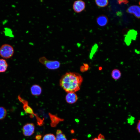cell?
Here are the masks:
<instances>
[{
    "mask_svg": "<svg viewBox=\"0 0 140 140\" xmlns=\"http://www.w3.org/2000/svg\"><path fill=\"white\" fill-rule=\"evenodd\" d=\"M83 78L79 73L68 72L62 75L60 81V87L66 92L75 93L79 90Z\"/></svg>",
    "mask_w": 140,
    "mask_h": 140,
    "instance_id": "cell-1",
    "label": "cell"
},
{
    "mask_svg": "<svg viewBox=\"0 0 140 140\" xmlns=\"http://www.w3.org/2000/svg\"><path fill=\"white\" fill-rule=\"evenodd\" d=\"M39 60L40 63L49 69H56L59 68L60 66V63L58 61L50 60L45 57L40 58Z\"/></svg>",
    "mask_w": 140,
    "mask_h": 140,
    "instance_id": "cell-2",
    "label": "cell"
},
{
    "mask_svg": "<svg viewBox=\"0 0 140 140\" xmlns=\"http://www.w3.org/2000/svg\"><path fill=\"white\" fill-rule=\"evenodd\" d=\"M14 52L13 47L9 44H4L0 48V55L4 58H11L13 55Z\"/></svg>",
    "mask_w": 140,
    "mask_h": 140,
    "instance_id": "cell-3",
    "label": "cell"
},
{
    "mask_svg": "<svg viewBox=\"0 0 140 140\" xmlns=\"http://www.w3.org/2000/svg\"><path fill=\"white\" fill-rule=\"evenodd\" d=\"M35 126L32 123H27L23 126L22 128L23 134L26 136H29L34 133Z\"/></svg>",
    "mask_w": 140,
    "mask_h": 140,
    "instance_id": "cell-4",
    "label": "cell"
},
{
    "mask_svg": "<svg viewBox=\"0 0 140 140\" xmlns=\"http://www.w3.org/2000/svg\"><path fill=\"white\" fill-rule=\"evenodd\" d=\"M85 8V3L83 1L78 0L75 1L73 4V9L76 13H79L83 11Z\"/></svg>",
    "mask_w": 140,
    "mask_h": 140,
    "instance_id": "cell-5",
    "label": "cell"
},
{
    "mask_svg": "<svg viewBox=\"0 0 140 140\" xmlns=\"http://www.w3.org/2000/svg\"><path fill=\"white\" fill-rule=\"evenodd\" d=\"M129 13L134 15L135 17L140 18V7L137 5H133L129 7L127 10Z\"/></svg>",
    "mask_w": 140,
    "mask_h": 140,
    "instance_id": "cell-6",
    "label": "cell"
},
{
    "mask_svg": "<svg viewBox=\"0 0 140 140\" xmlns=\"http://www.w3.org/2000/svg\"><path fill=\"white\" fill-rule=\"evenodd\" d=\"M78 96L75 93H68L65 97L66 102L69 104H73L77 101Z\"/></svg>",
    "mask_w": 140,
    "mask_h": 140,
    "instance_id": "cell-7",
    "label": "cell"
},
{
    "mask_svg": "<svg viewBox=\"0 0 140 140\" xmlns=\"http://www.w3.org/2000/svg\"><path fill=\"white\" fill-rule=\"evenodd\" d=\"M96 22L98 25L101 26H103L106 25L108 22L107 17L104 15H101L96 18Z\"/></svg>",
    "mask_w": 140,
    "mask_h": 140,
    "instance_id": "cell-8",
    "label": "cell"
},
{
    "mask_svg": "<svg viewBox=\"0 0 140 140\" xmlns=\"http://www.w3.org/2000/svg\"><path fill=\"white\" fill-rule=\"evenodd\" d=\"M30 90L31 94L35 96L40 95L42 92L41 87L37 85H32L31 88Z\"/></svg>",
    "mask_w": 140,
    "mask_h": 140,
    "instance_id": "cell-9",
    "label": "cell"
},
{
    "mask_svg": "<svg viewBox=\"0 0 140 140\" xmlns=\"http://www.w3.org/2000/svg\"><path fill=\"white\" fill-rule=\"evenodd\" d=\"M8 67V65L6 61L3 59H0V73L5 72Z\"/></svg>",
    "mask_w": 140,
    "mask_h": 140,
    "instance_id": "cell-10",
    "label": "cell"
},
{
    "mask_svg": "<svg viewBox=\"0 0 140 140\" xmlns=\"http://www.w3.org/2000/svg\"><path fill=\"white\" fill-rule=\"evenodd\" d=\"M55 140H67L65 135L60 130H57L56 132Z\"/></svg>",
    "mask_w": 140,
    "mask_h": 140,
    "instance_id": "cell-11",
    "label": "cell"
},
{
    "mask_svg": "<svg viewBox=\"0 0 140 140\" xmlns=\"http://www.w3.org/2000/svg\"><path fill=\"white\" fill-rule=\"evenodd\" d=\"M112 78L115 80H117L119 79L121 76V73L119 70L115 69L113 70L111 73Z\"/></svg>",
    "mask_w": 140,
    "mask_h": 140,
    "instance_id": "cell-12",
    "label": "cell"
},
{
    "mask_svg": "<svg viewBox=\"0 0 140 140\" xmlns=\"http://www.w3.org/2000/svg\"><path fill=\"white\" fill-rule=\"evenodd\" d=\"M95 1L96 5L100 7H106L108 4V1L107 0H96Z\"/></svg>",
    "mask_w": 140,
    "mask_h": 140,
    "instance_id": "cell-13",
    "label": "cell"
},
{
    "mask_svg": "<svg viewBox=\"0 0 140 140\" xmlns=\"http://www.w3.org/2000/svg\"><path fill=\"white\" fill-rule=\"evenodd\" d=\"M7 114V111L4 107H0V120L4 119Z\"/></svg>",
    "mask_w": 140,
    "mask_h": 140,
    "instance_id": "cell-14",
    "label": "cell"
},
{
    "mask_svg": "<svg viewBox=\"0 0 140 140\" xmlns=\"http://www.w3.org/2000/svg\"><path fill=\"white\" fill-rule=\"evenodd\" d=\"M43 140H55V137L53 134H47L44 136Z\"/></svg>",
    "mask_w": 140,
    "mask_h": 140,
    "instance_id": "cell-15",
    "label": "cell"
},
{
    "mask_svg": "<svg viewBox=\"0 0 140 140\" xmlns=\"http://www.w3.org/2000/svg\"><path fill=\"white\" fill-rule=\"evenodd\" d=\"M91 140H106L103 135L100 134L98 135L97 137Z\"/></svg>",
    "mask_w": 140,
    "mask_h": 140,
    "instance_id": "cell-16",
    "label": "cell"
},
{
    "mask_svg": "<svg viewBox=\"0 0 140 140\" xmlns=\"http://www.w3.org/2000/svg\"><path fill=\"white\" fill-rule=\"evenodd\" d=\"M97 44H95L93 46V47L92 48V51L90 53L91 56V57H92V54H94L95 52L97 50Z\"/></svg>",
    "mask_w": 140,
    "mask_h": 140,
    "instance_id": "cell-17",
    "label": "cell"
},
{
    "mask_svg": "<svg viewBox=\"0 0 140 140\" xmlns=\"http://www.w3.org/2000/svg\"><path fill=\"white\" fill-rule=\"evenodd\" d=\"M88 67V66L87 64H84L83 66L81 67V71L82 72L85 71L87 70Z\"/></svg>",
    "mask_w": 140,
    "mask_h": 140,
    "instance_id": "cell-18",
    "label": "cell"
},
{
    "mask_svg": "<svg viewBox=\"0 0 140 140\" xmlns=\"http://www.w3.org/2000/svg\"><path fill=\"white\" fill-rule=\"evenodd\" d=\"M137 129L138 132L140 133V120H139L137 126Z\"/></svg>",
    "mask_w": 140,
    "mask_h": 140,
    "instance_id": "cell-19",
    "label": "cell"
},
{
    "mask_svg": "<svg viewBox=\"0 0 140 140\" xmlns=\"http://www.w3.org/2000/svg\"><path fill=\"white\" fill-rule=\"evenodd\" d=\"M117 2L120 4H121L122 3L126 4L128 2V1H127L119 0L117 1Z\"/></svg>",
    "mask_w": 140,
    "mask_h": 140,
    "instance_id": "cell-20",
    "label": "cell"
},
{
    "mask_svg": "<svg viewBox=\"0 0 140 140\" xmlns=\"http://www.w3.org/2000/svg\"><path fill=\"white\" fill-rule=\"evenodd\" d=\"M72 140H77L76 139H73Z\"/></svg>",
    "mask_w": 140,
    "mask_h": 140,
    "instance_id": "cell-21",
    "label": "cell"
}]
</instances>
